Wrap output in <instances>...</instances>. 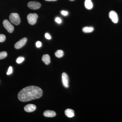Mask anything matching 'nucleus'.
I'll list each match as a JSON object with an SVG mask.
<instances>
[{"label":"nucleus","instance_id":"f257e3e1","mask_svg":"<svg viewBox=\"0 0 122 122\" xmlns=\"http://www.w3.org/2000/svg\"><path fill=\"white\" fill-rule=\"evenodd\" d=\"M43 94L40 87L30 86L23 88L18 93V98L22 102H27L41 98Z\"/></svg>","mask_w":122,"mask_h":122},{"label":"nucleus","instance_id":"f03ea898","mask_svg":"<svg viewBox=\"0 0 122 122\" xmlns=\"http://www.w3.org/2000/svg\"><path fill=\"white\" fill-rule=\"evenodd\" d=\"M9 19L11 22L15 25H18L20 22V16L17 13H11L10 15Z\"/></svg>","mask_w":122,"mask_h":122},{"label":"nucleus","instance_id":"7ed1b4c3","mask_svg":"<svg viewBox=\"0 0 122 122\" xmlns=\"http://www.w3.org/2000/svg\"><path fill=\"white\" fill-rule=\"evenodd\" d=\"M38 16L36 13H30L27 16V18L28 22L30 25H35L37 21Z\"/></svg>","mask_w":122,"mask_h":122},{"label":"nucleus","instance_id":"20e7f679","mask_svg":"<svg viewBox=\"0 0 122 122\" xmlns=\"http://www.w3.org/2000/svg\"><path fill=\"white\" fill-rule=\"evenodd\" d=\"M3 25L5 28L7 30L8 32L10 33H12L14 30V27L8 20H4L3 22Z\"/></svg>","mask_w":122,"mask_h":122},{"label":"nucleus","instance_id":"39448f33","mask_svg":"<svg viewBox=\"0 0 122 122\" xmlns=\"http://www.w3.org/2000/svg\"><path fill=\"white\" fill-rule=\"evenodd\" d=\"M28 6L29 8L31 9L36 10L39 9L41 7V5L39 2L32 1L28 2Z\"/></svg>","mask_w":122,"mask_h":122},{"label":"nucleus","instance_id":"423d86ee","mask_svg":"<svg viewBox=\"0 0 122 122\" xmlns=\"http://www.w3.org/2000/svg\"><path fill=\"white\" fill-rule=\"evenodd\" d=\"M109 16L114 23L116 24L118 21V17L117 13L114 11H111L109 13Z\"/></svg>","mask_w":122,"mask_h":122},{"label":"nucleus","instance_id":"0eeeda50","mask_svg":"<svg viewBox=\"0 0 122 122\" xmlns=\"http://www.w3.org/2000/svg\"><path fill=\"white\" fill-rule=\"evenodd\" d=\"M27 41V39L26 38H24L20 39L19 41L16 43L14 45L15 49H18L22 48L26 44Z\"/></svg>","mask_w":122,"mask_h":122},{"label":"nucleus","instance_id":"6e6552de","mask_svg":"<svg viewBox=\"0 0 122 122\" xmlns=\"http://www.w3.org/2000/svg\"><path fill=\"white\" fill-rule=\"evenodd\" d=\"M62 84L66 88L69 87V78L68 75L65 73H63L62 75Z\"/></svg>","mask_w":122,"mask_h":122},{"label":"nucleus","instance_id":"1a4fd4ad","mask_svg":"<svg viewBox=\"0 0 122 122\" xmlns=\"http://www.w3.org/2000/svg\"><path fill=\"white\" fill-rule=\"evenodd\" d=\"M36 106L33 104H28L24 107L25 111L29 113L34 111L36 110Z\"/></svg>","mask_w":122,"mask_h":122},{"label":"nucleus","instance_id":"9d476101","mask_svg":"<svg viewBox=\"0 0 122 122\" xmlns=\"http://www.w3.org/2000/svg\"><path fill=\"white\" fill-rule=\"evenodd\" d=\"M43 114L45 117H53L56 116V113L55 112L53 111L46 110L44 112Z\"/></svg>","mask_w":122,"mask_h":122},{"label":"nucleus","instance_id":"9b49d317","mask_svg":"<svg viewBox=\"0 0 122 122\" xmlns=\"http://www.w3.org/2000/svg\"><path fill=\"white\" fill-rule=\"evenodd\" d=\"M42 60L46 65H48L50 63V56L48 54L44 55L42 58Z\"/></svg>","mask_w":122,"mask_h":122},{"label":"nucleus","instance_id":"f8f14e48","mask_svg":"<svg viewBox=\"0 0 122 122\" xmlns=\"http://www.w3.org/2000/svg\"><path fill=\"white\" fill-rule=\"evenodd\" d=\"M65 114L68 117H73L75 116L74 112L71 109H67L65 111Z\"/></svg>","mask_w":122,"mask_h":122},{"label":"nucleus","instance_id":"ddd939ff","mask_svg":"<svg viewBox=\"0 0 122 122\" xmlns=\"http://www.w3.org/2000/svg\"><path fill=\"white\" fill-rule=\"evenodd\" d=\"M85 5L86 8L88 10L91 9L93 7V4L91 0H85Z\"/></svg>","mask_w":122,"mask_h":122},{"label":"nucleus","instance_id":"4468645a","mask_svg":"<svg viewBox=\"0 0 122 122\" xmlns=\"http://www.w3.org/2000/svg\"><path fill=\"white\" fill-rule=\"evenodd\" d=\"M93 28L92 27H85L82 29V31L85 33H91L94 30Z\"/></svg>","mask_w":122,"mask_h":122},{"label":"nucleus","instance_id":"2eb2a0df","mask_svg":"<svg viewBox=\"0 0 122 122\" xmlns=\"http://www.w3.org/2000/svg\"><path fill=\"white\" fill-rule=\"evenodd\" d=\"M55 54L57 57L60 58L63 56V55H64V52H63V51L58 50L55 52Z\"/></svg>","mask_w":122,"mask_h":122},{"label":"nucleus","instance_id":"dca6fc26","mask_svg":"<svg viewBox=\"0 0 122 122\" xmlns=\"http://www.w3.org/2000/svg\"><path fill=\"white\" fill-rule=\"evenodd\" d=\"M7 56V53L5 51L0 52V60L5 58Z\"/></svg>","mask_w":122,"mask_h":122},{"label":"nucleus","instance_id":"f3484780","mask_svg":"<svg viewBox=\"0 0 122 122\" xmlns=\"http://www.w3.org/2000/svg\"><path fill=\"white\" fill-rule=\"evenodd\" d=\"M24 60H25V58H24V57H20L17 59L16 60V62L17 63L20 64V63H22V62L24 61Z\"/></svg>","mask_w":122,"mask_h":122},{"label":"nucleus","instance_id":"a211bd4d","mask_svg":"<svg viewBox=\"0 0 122 122\" xmlns=\"http://www.w3.org/2000/svg\"><path fill=\"white\" fill-rule=\"evenodd\" d=\"M6 39L5 35L4 34H0V42H4Z\"/></svg>","mask_w":122,"mask_h":122},{"label":"nucleus","instance_id":"6ab92c4d","mask_svg":"<svg viewBox=\"0 0 122 122\" xmlns=\"http://www.w3.org/2000/svg\"><path fill=\"white\" fill-rule=\"evenodd\" d=\"M13 72V69L12 66H10L9 67L8 70V72L7 73V75H9L11 74Z\"/></svg>","mask_w":122,"mask_h":122},{"label":"nucleus","instance_id":"aec40b11","mask_svg":"<svg viewBox=\"0 0 122 122\" xmlns=\"http://www.w3.org/2000/svg\"><path fill=\"white\" fill-rule=\"evenodd\" d=\"M55 21L58 24H60L61 23L62 21L61 20L60 18L56 17L55 19Z\"/></svg>","mask_w":122,"mask_h":122},{"label":"nucleus","instance_id":"412c9836","mask_svg":"<svg viewBox=\"0 0 122 122\" xmlns=\"http://www.w3.org/2000/svg\"><path fill=\"white\" fill-rule=\"evenodd\" d=\"M36 46L37 48H40L42 45L41 42L39 41H38L36 42Z\"/></svg>","mask_w":122,"mask_h":122},{"label":"nucleus","instance_id":"4be33fe9","mask_svg":"<svg viewBox=\"0 0 122 122\" xmlns=\"http://www.w3.org/2000/svg\"><path fill=\"white\" fill-rule=\"evenodd\" d=\"M45 37L47 39H51V36L50 35V34H49L48 33H46L45 35Z\"/></svg>","mask_w":122,"mask_h":122},{"label":"nucleus","instance_id":"5701e85b","mask_svg":"<svg viewBox=\"0 0 122 122\" xmlns=\"http://www.w3.org/2000/svg\"><path fill=\"white\" fill-rule=\"evenodd\" d=\"M61 14H62V15L65 16H67L68 14V12L65 11H62L61 12Z\"/></svg>","mask_w":122,"mask_h":122},{"label":"nucleus","instance_id":"b1692460","mask_svg":"<svg viewBox=\"0 0 122 122\" xmlns=\"http://www.w3.org/2000/svg\"><path fill=\"white\" fill-rule=\"evenodd\" d=\"M45 0L46 1H56L57 0Z\"/></svg>","mask_w":122,"mask_h":122},{"label":"nucleus","instance_id":"393cba45","mask_svg":"<svg viewBox=\"0 0 122 122\" xmlns=\"http://www.w3.org/2000/svg\"><path fill=\"white\" fill-rule=\"evenodd\" d=\"M70 0L72 1H74V0Z\"/></svg>","mask_w":122,"mask_h":122}]
</instances>
